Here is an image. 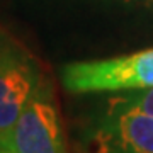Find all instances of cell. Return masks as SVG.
<instances>
[{
    "mask_svg": "<svg viewBox=\"0 0 153 153\" xmlns=\"http://www.w3.org/2000/svg\"><path fill=\"white\" fill-rule=\"evenodd\" d=\"M61 82L68 92H116L153 87V48L109 60L76 61L63 66Z\"/></svg>",
    "mask_w": 153,
    "mask_h": 153,
    "instance_id": "cell-1",
    "label": "cell"
},
{
    "mask_svg": "<svg viewBox=\"0 0 153 153\" xmlns=\"http://www.w3.org/2000/svg\"><path fill=\"white\" fill-rule=\"evenodd\" d=\"M43 82L33 56L0 36V143L9 145L12 129Z\"/></svg>",
    "mask_w": 153,
    "mask_h": 153,
    "instance_id": "cell-2",
    "label": "cell"
},
{
    "mask_svg": "<svg viewBox=\"0 0 153 153\" xmlns=\"http://www.w3.org/2000/svg\"><path fill=\"white\" fill-rule=\"evenodd\" d=\"M0 153H14V152H12L9 146H5V145H2V143H0Z\"/></svg>",
    "mask_w": 153,
    "mask_h": 153,
    "instance_id": "cell-6",
    "label": "cell"
},
{
    "mask_svg": "<svg viewBox=\"0 0 153 153\" xmlns=\"http://www.w3.org/2000/svg\"><path fill=\"white\" fill-rule=\"evenodd\" d=\"M7 146L14 153H68L61 117L48 82H41L24 107Z\"/></svg>",
    "mask_w": 153,
    "mask_h": 153,
    "instance_id": "cell-3",
    "label": "cell"
},
{
    "mask_svg": "<svg viewBox=\"0 0 153 153\" xmlns=\"http://www.w3.org/2000/svg\"><path fill=\"white\" fill-rule=\"evenodd\" d=\"M119 104L126 105V107H133L145 112V114L153 117V87L150 88H140L138 92H131L121 95V97H114Z\"/></svg>",
    "mask_w": 153,
    "mask_h": 153,
    "instance_id": "cell-5",
    "label": "cell"
},
{
    "mask_svg": "<svg viewBox=\"0 0 153 153\" xmlns=\"http://www.w3.org/2000/svg\"><path fill=\"white\" fill-rule=\"evenodd\" d=\"M85 153H153V117L111 99L88 133Z\"/></svg>",
    "mask_w": 153,
    "mask_h": 153,
    "instance_id": "cell-4",
    "label": "cell"
}]
</instances>
